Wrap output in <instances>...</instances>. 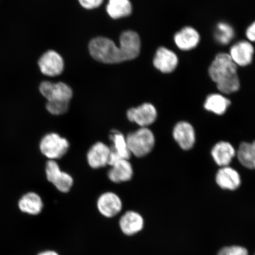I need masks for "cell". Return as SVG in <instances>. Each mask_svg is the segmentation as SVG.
<instances>
[{
    "label": "cell",
    "mask_w": 255,
    "mask_h": 255,
    "mask_svg": "<svg viewBox=\"0 0 255 255\" xmlns=\"http://www.w3.org/2000/svg\"><path fill=\"white\" fill-rule=\"evenodd\" d=\"M133 174V168L129 159H121L111 165L108 176L112 182L121 183L131 180Z\"/></svg>",
    "instance_id": "obj_15"
},
{
    "label": "cell",
    "mask_w": 255,
    "mask_h": 255,
    "mask_svg": "<svg viewBox=\"0 0 255 255\" xmlns=\"http://www.w3.org/2000/svg\"><path fill=\"white\" fill-rule=\"evenodd\" d=\"M238 160L245 167L254 169L255 166V142H242L236 152Z\"/></svg>",
    "instance_id": "obj_23"
},
{
    "label": "cell",
    "mask_w": 255,
    "mask_h": 255,
    "mask_svg": "<svg viewBox=\"0 0 255 255\" xmlns=\"http://www.w3.org/2000/svg\"><path fill=\"white\" fill-rule=\"evenodd\" d=\"M247 36L248 39L251 41H254L255 39V23L250 25L247 30Z\"/></svg>",
    "instance_id": "obj_28"
},
{
    "label": "cell",
    "mask_w": 255,
    "mask_h": 255,
    "mask_svg": "<svg viewBox=\"0 0 255 255\" xmlns=\"http://www.w3.org/2000/svg\"><path fill=\"white\" fill-rule=\"evenodd\" d=\"M216 181L221 189L232 191L240 187L241 177L235 169L229 166L223 167L216 174Z\"/></svg>",
    "instance_id": "obj_16"
},
{
    "label": "cell",
    "mask_w": 255,
    "mask_h": 255,
    "mask_svg": "<svg viewBox=\"0 0 255 255\" xmlns=\"http://www.w3.org/2000/svg\"><path fill=\"white\" fill-rule=\"evenodd\" d=\"M97 207L99 211L105 217L113 218L122 210L123 202L116 193L108 191L99 197Z\"/></svg>",
    "instance_id": "obj_9"
},
{
    "label": "cell",
    "mask_w": 255,
    "mask_h": 255,
    "mask_svg": "<svg viewBox=\"0 0 255 255\" xmlns=\"http://www.w3.org/2000/svg\"><path fill=\"white\" fill-rule=\"evenodd\" d=\"M209 73L219 90L225 94L234 93L240 88L238 66L229 54L219 53L210 66Z\"/></svg>",
    "instance_id": "obj_2"
},
{
    "label": "cell",
    "mask_w": 255,
    "mask_h": 255,
    "mask_svg": "<svg viewBox=\"0 0 255 255\" xmlns=\"http://www.w3.org/2000/svg\"><path fill=\"white\" fill-rule=\"evenodd\" d=\"M234 30L231 25L225 23H220L217 25L215 38L219 43L229 44L234 37Z\"/></svg>",
    "instance_id": "obj_24"
},
{
    "label": "cell",
    "mask_w": 255,
    "mask_h": 255,
    "mask_svg": "<svg viewBox=\"0 0 255 255\" xmlns=\"http://www.w3.org/2000/svg\"><path fill=\"white\" fill-rule=\"evenodd\" d=\"M132 4L129 0H109L107 11L112 18L119 19L131 14Z\"/></svg>",
    "instance_id": "obj_22"
},
{
    "label": "cell",
    "mask_w": 255,
    "mask_h": 255,
    "mask_svg": "<svg viewBox=\"0 0 255 255\" xmlns=\"http://www.w3.org/2000/svg\"><path fill=\"white\" fill-rule=\"evenodd\" d=\"M110 148L103 142H97L89 148L87 159L92 168L98 169L107 166L109 163Z\"/></svg>",
    "instance_id": "obj_11"
},
{
    "label": "cell",
    "mask_w": 255,
    "mask_h": 255,
    "mask_svg": "<svg viewBox=\"0 0 255 255\" xmlns=\"http://www.w3.org/2000/svg\"><path fill=\"white\" fill-rule=\"evenodd\" d=\"M254 49L247 41H239L231 47L229 56L237 66H246L253 61Z\"/></svg>",
    "instance_id": "obj_13"
},
{
    "label": "cell",
    "mask_w": 255,
    "mask_h": 255,
    "mask_svg": "<svg viewBox=\"0 0 255 255\" xmlns=\"http://www.w3.org/2000/svg\"><path fill=\"white\" fill-rule=\"evenodd\" d=\"M39 91L47 101L70 102L73 97L72 88L63 82H43L40 85Z\"/></svg>",
    "instance_id": "obj_6"
},
{
    "label": "cell",
    "mask_w": 255,
    "mask_h": 255,
    "mask_svg": "<svg viewBox=\"0 0 255 255\" xmlns=\"http://www.w3.org/2000/svg\"><path fill=\"white\" fill-rule=\"evenodd\" d=\"M141 41L135 31H126L121 34L120 46L107 37H98L89 44V53L97 61L106 64H116L131 60L138 56Z\"/></svg>",
    "instance_id": "obj_1"
},
{
    "label": "cell",
    "mask_w": 255,
    "mask_h": 255,
    "mask_svg": "<svg viewBox=\"0 0 255 255\" xmlns=\"http://www.w3.org/2000/svg\"><path fill=\"white\" fill-rule=\"evenodd\" d=\"M178 62L177 55L171 50L163 47L159 48L153 60L155 68L164 73L174 71Z\"/></svg>",
    "instance_id": "obj_14"
},
{
    "label": "cell",
    "mask_w": 255,
    "mask_h": 255,
    "mask_svg": "<svg viewBox=\"0 0 255 255\" xmlns=\"http://www.w3.org/2000/svg\"><path fill=\"white\" fill-rule=\"evenodd\" d=\"M212 156L216 163L221 166H229L235 157L236 150L231 143L221 141L213 146Z\"/></svg>",
    "instance_id": "obj_18"
},
{
    "label": "cell",
    "mask_w": 255,
    "mask_h": 255,
    "mask_svg": "<svg viewBox=\"0 0 255 255\" xmlns=\"http://www.w3.org/2000/svg\"><path fill=\"white\" fill-rule=\"evenodd\" d=\"M18 207L22 212L31 215H37L42 211L43 202L39 194L28 192L24 194L19 200Z\"/></svg>",
    "instance_id": "obj_20"
},
{
    "label": "cell",
    "mask_w": 255,
    "mask_h": 255,
    "mask_svg": "<svg viewBox=\"0 0 255 255\" xmlns=\"http://www.w3.org/2000/svg\"><path fill=\"white\" fill-rule=\"evenodd\" d=\"M69 103L70 102L60 101H47L46 105V110L53 116H61L68 111Z\"/></svg>",
    "instance_id": "obj_25"
},
{
    "label": "cell",
    "mask_w": 255,
    "mask_h": 255,
    "mask_svg": "<svg viewBox=\"0 0 255 255\" xmlns=\"http://www.w3.org/2000/svg\"><path fill=\"white\" fill-rule=\"evenodd\" d=\"M127 119L130 122L142 127H147L154 123L157 118V111L151 104L145 103L127 111Z\"/></svg>",
    "instance_id": "obj_7"
},
{
    "label": "cell",
    "mask_w": 255,
    "mask_h": 255,
    "mask_svg": "<svg viewBox=\"0 0 255 255\" xmlns=\"http://www.w3.org/2000/svg\"><path fill=\"white\" fill-rule=\"evenodd\" d=\"M113 145L110 148V156L108 165L111 166L115 162L121 159H129L130 152L128 147L126 137L122 133L114 130L110 135Z\"/></svg>",
    "instance_id": "obj_12"
},
{
    "label": "cell",
    "mask_w": 255,
    "mask_h": 255,
    "mask_svg": "<svg viewBox=\"0 0 255 255\" xmlns=\"http://www.w3.org/2000/svg\"><path fill=\"white\" fill-rule=\"evenodd\" d=\"M200 35L194 28L186 27L175 34L174 41L177 46L182 50H190L195 48L199 43Z\"/></svg>",
    "instance_id": "obj_19"
},
{
    "label": "cell",
    "mask_w": 255,
    "mask_h": 255,
    "mask_svg": "<svg viewBox=\"0 0 255 255\" xmlns=\"http://www.w3.org/2000/svg\"><path fill=\"white\" fill-rule=\"evenodd\" d=\"M126 140L130 154L136 157H143L150 153L154 148L155 139L154 133L147 127L140 128L129 133Z\"/></svg>",
    "instance_id": "obj_3"
},
{
    "label": "cell",
    "mask_w": 255,
    "mask_h": 255,
    "mask_svg": "<svg viewBox=\"0 0 255 255\" xmlns=\"http://www.w3.org/2000/svg\"><path fill=\"white\" fill-rule=\"evenodd\" d=\"M231 103V101L222 95L212 94L206 98L204 107L207 111L222 116L228 110Z\"/></svg>",
    "instance_id": "obj_21"
},
{
    "label": "cell",
    "mask_w": 255,
    "mask_h": 255,
    "mask_svg": "<svg viewBox=\"0 0 255 255\" xmlns=\"http://www.w3.org/2000/svg\"><path fill=\"white\" fill-rule=\"evenodd\" d=\"M80 4L83 7L92 9L100 7L103 4L104 0H78Z\"/></svg>",
    "instance_id": "obj_27"
},
{
    "label": "cell",
    "mask_w": 255,
    "mask_h": 255,
    "mask_svg": "<svg viewBox=\"0 0 255 255\" xmlns=\"http://www.w3.org/2000/svg\"><path fill=\"white\" fill-rule=\"evenodd\" d=\"M38 255H59V254H57L56 252L47 251L43 252V253H41Z\"/></svg>",
    "instance_id": "obj_29"
},
{
    "label": "cell",
    "mask_w": 255,
    "mask_h": 255,
    "mask_svg": "<svg viewBox=\"0 0 255 255\" xmlns=\"http://www.w3.org/2000/svg\"><path fill=\"white\" fill-rule=\"evenodd\" d=\"M173 136L175 141L184 150L192 148L196 142L195 130L193 127L186 121H181L175 126Z\"/></svg>",
    "instance_id": "obj_10"
},
{
    "label": "cell",
    "mask_w": 255,
    "mask_h": 255,
    "mask_svg": "<svg viewBox=\"0 0 255 255\" xmlns=\"http://www.w3.org/2000/svg\"><path fill=\"white\" fill-rule=\"evenodd\" d=\"M69 146L68 139L55 132L44 135L39 144L41 154L50 160L55 161L62 158L66 154Z\"/></svg>",
    "instance_id": "obj_4"
},
{
    "label": "cell",
    "mask_w": 255,
    "mask_h": 255,
    "mask_svg": "<svg viewBox=\"0 0 255 255\" xmlns=\"http://www.w3.org/2000/svg\"><path fill=\"white\" fill-rule=\"evenodd\" d=\"M39 68L43 75L54 77L62 74L65 64L63 57L56 51L48 50L38 61Z\"/></svg>",
    "instance_id": "obj_8"
},
{
    "label": "cell",
    "mask_w": 255,
    "mask_h": 255,
    "mask_svg": "<svg viewBox=\"0 0 255 255\" xmlns=\"http://www.w3.org/2000/svg\"><path fill=\"white\" fill-rule=\"evenodd\" d=\"M144 221L142 216L133 211L127 212L120 220L121 231L127 236L135 235L142 230Z\"/></svg>",
    "instance_id": "obj_17"
},
{
    "label": "cell",
    "mask_w": 255,
    "mask_h": 255,
    "mask_svg": "<svg viewBox=\"0 0 255 255\" xmlns=\"http://www.w3.org/2000/svg\"><path fill=\"white\" fill-rule=\"evenodd\" d=\"M217 255H249L246 248L241 246H229L221 249Z\"/></svg>",
    "instance_id": "obj_26"
},
{
    "label": "cell",
    "mask_w": 255,
    "mask_h": 255,
    "mask_svg": "<svg viewBox=\"0 0 255 255\" xmlns=\"http://www.w3.org/2000/svg\"><path fill=\"white\" fill-rule=\"evenodd\" d=\"M47 179L60 192L68 193L74 183L71 175L60 170L59 165L55 160L47 161L45 168Z\"/></svg>",
    "instance_id": "obj_5"
}]
</instances>
